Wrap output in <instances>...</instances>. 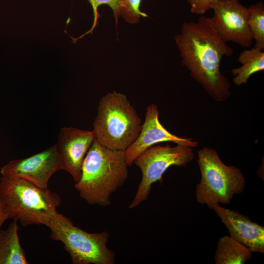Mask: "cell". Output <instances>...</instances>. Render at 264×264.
Here are the masks:
<instances>
[{"label":"cell","instance_id":"obj_1","mask_svg":"<svg viewBox=\"0 0 264 264\" xmlns=\"http://www.w3.org/2000/svg\"><path fill=\"white\" fill-rule=\"evenodd\" d=\"M175 39L182 64L191 77L215 100L227 99L231 95V85L220 70V62L234 51L218 36L211 18L201 16L196 22H184Z\"/></svg>","mask_w":264,"mask_h":264},{"label":"cell","instance_id":"obj_12","mask_svg":"<svg viewBox=\"0 0 264 264\" xmlns=\"http://www.w3.org/2000/svg\"><path fill=\"white\" fill-rule=\"evenodd\" d=\"M213 209L228 229L230 237L249 248L252 252L264 253V227L239 212L221 207Z\"/></svg>","mask_w":264,"mask_h":264},{"label":"cell","instance_id":"obj_15","mask_svg":"<svg viewBox=\"0 0 264 264\" xmlns=\"http://www.w3.org/2000/svg\"><path fill=\"white\" fill-rule=\"evenodd\" d=\"M238 61L242 66L232 70L233 82L237 86L247 83L252 75L264 70V52L255 47L244 50Z\"/></svg>","mask_w":264,"mask_h":264},{"label":"cell","instance_id":"obj_13","mask_svg":"<svg viewBox=\"0 0 264 264\" xmlns=\"http://www.w3.org/2000/svg\"><path fill=\"white\" fill-rule=\"evenodd\" d=\"M17 221H13L0 232V264H28L19 240Z\"/></svg>","mask_w":264,"mask_h":264},{"label":"cell","instance_id":"obj_5","mask_svg":"<svg viewBox=\"0 0 264 264\" xmlns=\"http://www.w3.org/2000/svg\"><path fill=\"white\" fill-rule=\"evenodd\" d=\"M197 161L201 173L196 189L199 203L213 209L217 204H229L235 195L243 192L245 180L241 170L225 165L214 149L204 147L200 150Z\"/></svg>","mask_w":264,"mask_h":264},{"label":"cell","instance_id":"obj_6","mask_svg":"<svg viewBox=\"0 0 264 264\" xmlns=\"http://www.w3.org/2000/svg\"><path fill=\"white\" fill-rule=\"evenodd\" d=\"M50 238L64 244L73 264H113L115 253L107 246V231L89 233L74 225L64 215L57 213L47 226Z\"/></svg>","mask_w":264,"mask_h":264},{"label":"cell","instance_id":"obj_17","mask_svg":"<svg viewBox=\"0 0 264 264\" xmlns=\"http://www.w3.org/2000/svg\"><path fill=\"white\" fill-rule=\"evenodd\" d=\"M141 0H120L118 15H121L127 22L134 23L141 17L148 16L140 10Z\"/></svg>","mask_w":264,"mask_h":264},{"label":"cell","instance_id":"obj_8","mask_svg":"<svg viewBox=\"0 0 264 264\" xmlns=\"http://www.w3.org/2000/svg\"><path fill=\"white\" fill-rule=\"evenodd\" d=\"M212 9L214 15L211 21L219 38L224 43L232 42L249 48L253 39L248 23V8L239 0H217Z\"/></svg>","mask_w":264,"mask_h":264},{"label":"cell","instance_id":"obj_19","mask_svg":"<svg viewBox=\"0 0 264 264\" xmlns=\"http://www.w3.org/2000/svg\"><path fill=\"white\" fill-rule=\"evenodd\" d=\"M190 6L191 12L197 15H203L212 9L213 4L217 0H186Z\"/></svg>","mask_w":264,"mask_h":264},{"label":"cell","instance_id":"obj_20","mask_svg":"<svg viewBox=\"0 0 264 264\" xmlns=\"http://www.w3.org/2000/svg\"><path fill=\"white\" fill-rule=\"evenodd\" d=\"M8 219H9L8 214L4 207L0 194V232L3 222Z\"/></svg>","mask_w":264,"mask_h":264},{"label":"cell","instance_id":"obj_18","mask_svg":"<svg viewBox=\"0 0 264 264\" xmlns=\"http://www.w3.org/2000/svg\"><path fill=\"white\" fill-rule=\"evenodd\" d=\"M88 1L90 3L93 9L94 22L92 28L89 31L87 32L86 34L91 32L96 25L98 17L97 9L99 6L103 4L108 5L112 9L115 17H118V10L120 4V0H88ZM86 34H84L81 37H83Z\"/></svg>","mask_w":264,"mask_h":264},{"label":"cell","instance_id":"obj_16","mask_svg":"<svg viewBox=\"0 0 264 264\" xmlns=\"http://www.w3.org/2000/svg\"><path fill=\"white\" fill-rule=\"evenodd\" d=\"M248 25L253 40L255 41L254 47L264 49V4L260 1L248 7Z\"/></svg>","mask_w":264,"mask_h":264},{"label":"cell","instance_id":"obj_11","mask_svg":"<svg viewBox=\"0 0 264 264\" xmlns=\"http://www.w3.org/2000/svg\"><path fill=\"white\" fill-rule=\"evenodd\" d=\"M95 140L93 130H82L72 127L61 129L56 145L63 170L68 172L76 182L80 179L85 157Z\"/></svg>","mask_w":264,"mask_h":264},{"label":"cell","instance_id":"obj_10","mask_svg":"<svg viewBox=\"0 0 264 264\" xmlns=\"http://www.w3.org/2000/svg\"><path fill=\"white\" fill-rule=\"evenodd\" d=\"M159 111L156 105L151 104L146 109L145 121L136 140L124 151V157L128 166L133 164L134 160L146 150L154 145L163 142H172L177 144L195 148L198 143L191 138L176 135L160 123Z\"/></svg>","mask_w":264,"mask_h":264},{"label":"cell","instance_id":"obj_3","mask_svg":"<svg viewBox=\"0 0 264 264\" xmlns=\"http://www.w3.org/2000/svg\"><path fill=\"white\" fill-rule=\"evenodd\" d=\"M0 194L9 219L19 221L23 226H47L61 203L56 193L22 178L2 176Z\"/></svg>","mask_w":264,"mask_h":264},{"label":"cell","instance_id":"obj_7","mask_svg":"<svg viewBox=\"0 0 264 264\" xmlns=\"http://www.w3.org/2000/svg\"><path fill=\"white\" fill-rule=\"evenodd\" d=\"M194 155L193 148L179 144L174 147L169 144L152 146L141 153L133 163L141 169L142 180L129 208L134 209L147 199L152 185L162 181L163 174L170 167L185 166Z\"/></svg>","mask_w":264,"mask_h":264},{"label":"cell","instance_id":"obj_9","mask_svg":"<svg viewBox=\"0 0 264 264\" xmlns=\"http://www.w3.org/2000/svg\"><path fill=\"white\" fill-rule=\"evenodd\" d=\"M63 170L56 144L28 157L12 160L0 169L2 176L25 179L42 189L56 171Z\"/></svg>","mask_w":264,"mask_h":264},{"label":"cell","instance_id":"obj_14","mask_svg":"<svg viewBox=\"0 0 264 264\" xmlns=\"http://www.w3.org/2000/svg\"><path fill=\"white\" fill-rule=\"evenodd\" d=\"M252 251L230 236L219 240L215 256L216 264H243L251 257Z\"/></svg>","mask_w":264,"mask_h":264},{"label":"cell","instance_id":"obj_2","mask_svg":"<svg viewBox=\"0 0 264 264\" xmlns=\"http://www.w3.org/2000/svg\"><path fill=\"white\" fill-rule=\"evenodd\" d=\"M128 167L124 151L107 148L95 140L85 157L80 179L74 187L89 204L108 206L111 195L128 177Z\"/></svg>","mask_w":264,"mask_h":264},{"label":"cell","instance_id":"obj_4","mask_svg":"<svg viewBox=\"0 0 264 264\" xmlns=\"http://www.w3.org/2000/svg\"><path fill=\"white\" fill-rule=\"evenodd\" d=\"M142 126L141 119L125 95L113 91L100 99L93 131L102 145L124 151L137 138Z\"/></svg>","mask_w":264,"mask_h":264}]
</instances>
